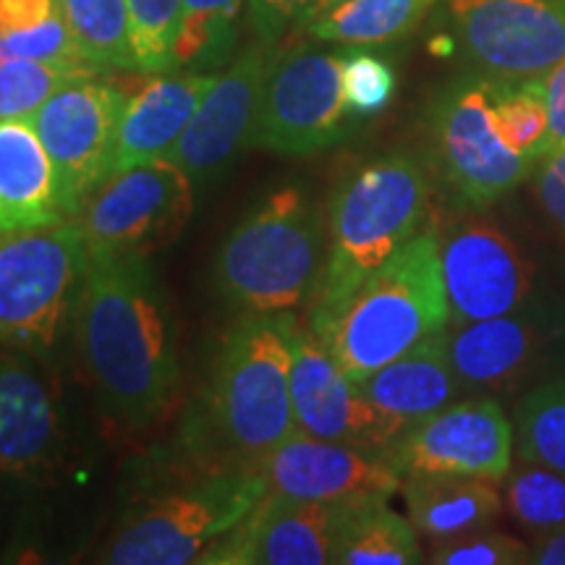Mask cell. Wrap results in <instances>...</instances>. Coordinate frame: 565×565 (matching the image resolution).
<instances>
[{"label":"cell","mask_w":565,"mask_h":565,"mask_svg":"<svg viewBox=\"0 0 565 565\" xmlns=\"http://www.w3.org/2000/svg\"><path fill=\"white\" fill-rule=\"evenodd\" d=\"M82 364L105 412L131 429L150 427L179 393L173 322L141 254H89L74 307Z\"/></svg>","instance_id":"1"},{"label":"cell","mask_w":565,"mask_h":565,"mask_svg":"<svg viewBox=\"0 0 565 565\" xmlns=\"http://www.w3.org/2000/svg\"><path fill=\"white\" fill-rule=\"evenodd\" d=\"M291 320L294 312L242 315L225 330L186 427L189 450L202 469H257L299 433L291 404Z\"/></svg>","instance_id":"2"},{"label":"cell","mask_w":565,"mask_h":565,"mask_svg":"<svg viewBox=\"0 0 565 565\" xmlns=\"http://www.w3.org/2000/svg\"><path fill=\"white\" fill-rule=\"evenodd\" d=\"M429 210V173L408 152L364 162L330 196L328 252L309 328L320 330L356 288L419 233Z\"/></svg>","instance_id":"3"},{"label":"cell","mask_w":565,"mask_h":565,"mask_svg":"<svg viewBox=\"0 0 565 565\" xmlns=\"http://www.w3.org/2000/svg\"><path fill=\"white\" fill-rule=\"evenodd\" d=\"M448 324L440 236L427 228L374 270L315 333L359 385Z\"/></svg>","instance_id":"4"},{"label":"cell","mask_w":565,"mask_h":565,"mask_svg":"<svg viewBox=\"0 0 565 565\" xmlns=\"http://www.w3.org/2000/svg\"><path fill=\"white\" fill-rule=\"evenodd\" d=\"M324 252L328 225L320 207L299 186H282L225 236L212 282L236 312L286 315L315 296Z\"/></svg>","instance_id":"5"},{"label":"cell","mask_w":565,"mask_h":565,"mask_svg":"<svg viewBox=\"0 0 565 565\" xmlns=\"http://www.w3.org/2000/svg\"><path fill=\"white\" fill-rule=\"evenodd\" d=\"M82 225L0 233V343L47 359L61 341L87 270Z\"/></svg>","instance_id":"6"},{"label":"cell","mask_w":565,"mask_h":565,"mask_svg":"<svg viewBox=\"0 0 565 565\" xmlns=\"http://www.w3.org/2000/svg\"><path fill=\"white\" fill-rule=\"evenodd\" d=\"M265 494V477L254 469L202 471V477L147 500L129 515L103 550L100 561L113 565L196 563Z\"/></svg>","instance_id":"7"},{"label":"cell","mask_w":565,"mask_h":565,"mask_svg":"<svg viewBox=\"0 0 565 565\" xmlns=\"http://www.w3.org/2000/svg\"><path fill=\"white\" fill-rule=\"evenodd\" d=\"M429 145L450 196L475 212L490 210L540 166L500 139L490 108V76H463L435 97Z\"/></svg>","instance_id":"8"},{"label":"cell","mask_w":565,"mask_h":565,"mask_svg":"<svg viewBox=\"0 0 565 565\" xmlns=\"http://www.w3.org/2000/svg\"><path fill=\"white\" fill-rule=\"evenodd\" d=\"M341 53L299 45L275 53L267 71L252 147L309 158L349 137Z\"/></svg>","instance_id":"9"},{"label":"cell","mask_w":565,"mask_h":565,"mask_svg":"<svg viewBox=\"0 0 565 565\" xmlns=\"http://www.w3.org/2000/svg\"><path fill=\"white\" fill-rule=\"evenodd\" d=\"M194 210V183L173 160L158 158L105 179L79 215L89 254H141L173 244Z\"/></svg>","instance_id":"10"},{"label":"cell","mask_w":565,"mask_h":565,"mask_svg":"<svg viewBox=\"0 0 565 565\" xmlns=\"http://www.w3.org/2000/svg\"><path fill=\"white\" fill-rule=\"evenodd\" d=\"M84 76L55 92L32 116L42 145L58 175V192L68 221H74L100 183L110 175L129 95L121 84Z\"/></svg>","instance_id":"11"},{"label":"cell","mask_w":565,"mask_h":565,"mask_svg":"<svg viewBox=\"0 0 565 565\" xmlns=\"http://www.w3.org/2000/svg\"><path fill=\"white\" fill-rule=\"evenodd\" d=\"M458 45L492 79L545 76L565 58V0H448Z\"/></svg>","instance_id":"12"},{"label":"cell","mask_w":565,"mask_h":565,"mask_svg":"<svg viewBox=\"0 0 565 565\" xmlns=\"http://www.w3.org/2000/svg\"><path fill=\"white\" fill-rule=\"evenodd\" d=\"M74 454L66 408L34 356H0V479L19 487L53 484Z\"/></svg>","instance_id":"13"},{"label":"cell","mask_w":565,"mask_h":565,"mask_svg":"<svg viewBox=\"0 0 565 565\" xmlns=\"http://www.w3.org/2000/svg\"><path fill=\"white\" fill-rule=\"evenodd\" d=\"M513 427L492 398H469L445 406L401 435L385 461L401 479L450 475L505 479L511 475Z\"/></svg>","instance_id":"14"},{"label":"cell","mask_w":565,"mask_h":565,"mask_svg":"<svg viewBox=\"0 0 565 565\" xmlns=\"http://www.w3.org/2000/svg\"><path fill=\"white\" fill-rule=\"evenodd\" d=\"M362 500V498H359ZM356 500L324 503L267 492L249 513L200 555L204 565H324Z\"/></svg>","instance_id":"15"},{"label":"cell","mask_w":565,"mask_h":565,"mask_svg":"<svg viewBox=\"0 0 565 565\" xmlns=\"http://www.w3.org/2000/svg\"><path fill=\"white\" fill-rule=\"evenodd\" d=\"M275 47L278 45H267L254 38L233 58L225 74L217 76L186 131L166 154L192 183L217 179L236 160V154L252 145L267 71L278 53Z\"/></svg>","instance_id":"16"},{"label":"cell","mask_w":565,"mask_h":565,"mask_svg":"<svg viewBox=\"0 0 565 565\" xmlns=\"http://www.w3.org/2000/svg\"><path fill=\"white\" fill-rule=\"evenodd\" d=\"M440 267L454 324L519 312L532 291V267L490 223H463L440 238Z\"/></svg>","instance_id":"17"},{"label":"cell","mask_w":565,"mask_h":565,"mask_svg":"<svg viewBox=\"0 0 565 565\" xmlns=\"http://www.w3.org/2000/svg\"><path fill=\"white\" fill-rule=\"evenodd\" d=\"M291 404L296 429L383 456L387 443L377 414L312 328L291 320Z\"/></svg>","instance_id":"18"},{"label":"cell","mask_w":565,"mask_h":565,"mask_svg":"<svg viewBox=\"0 0 565 565\" xmlns=\"http://www.w3.org/2000/svg\"><path fill=\"white\" fill-rule=\"evenodd\" d=\"M254 471L265 477L267 492L324 503L391 498L404 482L383 456L303 433L282 440Z\"/></svg>","instance_id":"19"},{"label":"cell","mask_w":565,"mask_h":565,"mask_svg":"<svg viewBox=\"0 0 565 565\" xmlns=\"http://www.w3.org/2000/svg\"><path fill=\"white\" fill-rule=\"evenodd\" d=\"M359 391L377 414L387 448L419 422L456 404L466 387L450 362L448 328L372 372Z\"/></svg>","instance_id":"20"},{"label":"cell","mask_w":565,"mask_h":565,"mask_svg":"<svg viewBox=\"0 0 565 565\" xmlns=\"http://www.w3.org/2000/svg\"><path fill=\"white\" fill-rule=\"evenodd\" d=\"M215 79L217 76L210 71H166L129 95L118 126L110 175L166 158Z\"/></svg>","instance_id":"21"},{"label":"cell","mask_w":565,"mask_h":565,"mask_svg":"<svg viewBox=\"0 0 565 565\" xmlns=\"http://www.w3.org/2000/svg\"><path fill=\"white\" fill-rule=\"evenodd\" d=\"M58 175L32 118L0 121V233L66 223Z\"/></svg>","instance_id":"22"},{"label":"cell","mask_w":565,"mask_h":565,"mask_svg":"<svg viewBox=\"0 0 565 565\" xmlns=\"http://www.w3.org/2000/svg\"><path fill=\"white\" fill-rule=\"evenodd\" d=\"M450 362L463 387L508 391L534 364L542 349V324L534 315L511 312L456 324L448 333Z\"/></svg>","instance_id":"23"},{"label":"cell","mask_w":565,"mask_h":565,"mask_svg":"<svg viewBox=\"0 0 565 565\" xmlns=\"http://www.w3.org/2000/svg\"><path fill=\"white\" fill-rule=\"evenodd\" d=\"M401 492L416 532L437 542L487 529L503 508L498 482L482 477H408Z\"/></svg>","instance_id":"24"},{"label":"cell","mask_w":565,"mask_h":565,"mask_svg":"<svg viewBox=\"0 0 565 565\" xmlns=\"http://www.w3.org/2000/svg\"><path fill=\"white\" fill-rule=\"evenodd\" d=\"M437 0H338L299 30L317 42L345 47L391 45L412 34Z\"/></svg>","instance_id":"25"},{"label":"cell","mask_w":565,"mask_h":565,"mask_svg":"<svg viewBox=\"0 0 565 565\" xmlns=\"http://www.w3.org/2000/svg\"><path fill=\"white\" fill-rule=\"evenodd\" d=\"M422 547L412 521L387 508V498H362L345 519L335 565H416Z\"/></svg>","instance_id":"26"},{"label":"cell","mask_w":565,"mask_h":565,"mask_svg":"<svg viewBox=\"0 0 565 565\" xmlns=\"http://www.w3.org/2000/svg\"><path fill=\"white\" fill-rule=\"evenodd\" d=\"M58 13L92 66L139 71L126 0H58Z\"/></svg>","instance_id":"27"},{"label":"cell","mask_w":565,"mask_h":565,"mask_svg":"<svg viewBox=\"0 0 565 565\" xmlns=\"http://www.w3.org/2000/svg\"><path fill=\"white\" fill-rule=\"evenodd\" d=\"M242 11L244 0H181L173 71L223 66L236 45Z\"/></svg>","instance_id":"28"},{"label":"cell","mask_w":565,"mask_h":565,"mask_svg":"<svg viewBox=\"0 0 565 565\" xmlns=\"http://www.w3.org/2000/svg\"><path fill=\"white\" fill-rule=\"evenodd\" d=\"M490 108L500 139L513 152L540 162L547 154V95L542 76L529 79H492Z\"/></svg>","instance_id":"29"},{"label":"cell","mask_w":565,"mask_h":565,"mask_svg":"<svg viewBox=\"0 0 565 565\" xmlns=\"http://www.w3.org/2000/svg\"><path fill=\"white\" fill-rule=\"evenodd\" d=\"M513 440L526 463L565 475V380L534 387L521 398Z\"/></svg>","instance_id":"30"},{"label":"cell","mask_w":565,"mask_h":565,"mask_svg":"<svg viewBox=\"0 0 565 565\" xmlns=\"http://www.w3.org/2000/svg\"><path fill=\"white\" fill-rule=\"evenodd\" d=\"M95 74H103V71L24 58L0 61V121L32 118L55 92Z\"/></svg>","instance_id":"31"},{"label":"cell","mask_w":565,"mask_h":565,"mask_svg":"<svg viewBox=\"0 0 565 565\" xmlns=\"http://www.w3.org/2000/svg\"><path fill=\"white\" fill-rule=\"evenodd\" d=\"M508 511L529 532L547 534L565 526V475L529 463L508 475Z\"/></svg>","instance_id":"32"},{"label":"cell","mask_w":565,"mask_h":565,"mask_svg":"<svg viewBox=\"0 0 565 565\" xmlns=\"http://www.w3.org/2000/svg\"><path fill=\"white\" fill-rule=\"evenodd\" d=\"M131 47L137 68L145 74L173 71L175 34L181 24V0H126Z\"/></svg>","instance_id":"33"},{"label":"cell","mask_w":565,"mask_h":565,"mask_svg":"<svg viewBox=\"0 0 565 565\" xmlns=\"http://www.w3.org/2000/svg\"><path fill=\"white\" fill-rule=\"evenodd\" d=\"M341 79L345 110L356 121L380 116L393 103L398 87V76L391 63L366 47L341 51Z\"/></svg>","instance_id":"34"},{"label":"cell","mask_w":565,"mask_h":565,"mask_svg":"<svg viewBox=\"0 0 565 565\" xmlns=\"http://www.w3.org/2000/svg\"><path fill=\"white\" fill-rule=\"evenodd\" d=\"M24 58V61H42V63H61V66L76 68H95L84 61L74 38H71L66 21L61 13L47 19L45 24L32 26L11 34H0V61ZM100 71V68H95Z\"/></svg>","instance_id":"35"},{"label":"cell","mask_w":565,"mask_h":565,"mask_svg":"<svg viewBox=\"0 0 565 565\" xmlns=\"http://www.w3.org/2000/svg\"><path fill=\"white\" fill-rule=\"evenodd\" d=\"M429 561L437 565H526L532 563V547L515 536L479 529L454 540H440Z\"/></svg>","instance_id":"36"},{"label":"cell","mask_w":565,"mask_h":565,"mask_svg":"<svg viewBox=\"0 0 565 565\" xmlns=\"http://www.w3.org/2000/svg\"><path fill=\"white\" fill-rule=\"evenodd\" d=\"M312 0H246L254 38L278 45L291 26L299 24L301 13Z\"/></svg>","instance_id":"37"},{"label":"cell","mask_w":565,"mask_h":565,"mask_svg":"<svg viewBox=\"0 0 565 565\" xmlns=\"http://www.w3.org/2000/svg\"><path fill=\"white\" fill-rule=\"evenodd\" d=\"M536 196L557 228L565 233V145L550 150L536 171Z\"/></svg>","instance_id":"38"},{"label":"cell","mask_w":565,"mask_h":565,"mask_svg":"<svg viewBox=\"0 0 565 565\" xmlns=\"http://www.w3.org/2000/svg\"><path fill=\"white\" fill-rule=\"evenodd\" d=\"M58 13V0H0V34L45 24Z\"/></svg>","instance_id":"39"},{"label":"cell","mask_w":565,"mask_h":565,"mask_svg":"<svg viewBox=\"0 0 565 565\" xmlns=\"http://www.w3.org/2000/svg\"><path fill=\"white\" fill-rule=\"evenodd\" d=\"M545 95H547V116H550V134H547V152L555 147L565 145V58L555 63L545 76Z\"/></svg>","instance_id":"40"},{"label":"cell","mask_w":565,"mask_h":565,"mask_svg":"<svg viewBox=\"0 0 565 565\" xmlns=\"http://www.w3.org/2000/svg\"><path fill=\"white\" fill-rule=\"evenodd\" d=\"M534 565H565V526L540 534L532 545Z\"/></svg>","instance_id":"41"},{"label":"cell","mask_w":565,"mask_h":565,"mask_svg":"<svg viewBox=\"0 0 565 565\" xmlns=\"http://www.w3.org/2000/svg\"><path fill=\"white\" fill-rule=\"evenodd\" d=\"M335 3H338V0H312V3H309V6H307V11H303V13H301L299 24H296V26H301V24H303V21H309V19H312V17H317V13L328 11V9H330V6H335Z\"/></svg>","instance_id":"42"}]
</instances>
